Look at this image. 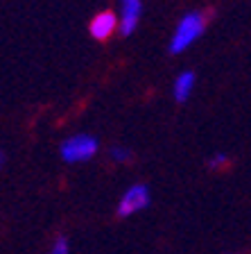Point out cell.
I'll return each instance as SVG.
<instances>
[{
	"label": "cell",
	"instance_id": "obj_1",
	"mask_svg": "<svg viewBox=\"0 0 251 254\" xmlns=\"http://www.w3.org/2000/svg\"><path fill=\"white\" fill-rule=\"evenodd\" d=\"M206 30V14L204 11H188L181 21L177 23L170 39V53L179 55L183 50H188L195 41H197Z\"/></svg>",
	"mask_w": 251,
	"mask_h": 254
},
{
	"label": "cell",
	"instance_id": "obj_2",
	"mask_svg": "<svg viewBox=\"0 0 251 254\" xmlns=\"http://www.w3.org/2000/svg\"><path fill=\"white\" fill-rule=\"evenodd\" d=\"M98 138L91 136V134H73L66 141L61 143V159L66 164H84L98 154Z\"/></svg>",
	"mask_w": 251,
	"mask_h": 254
},
{
	"label": "cell",
	"instance_id": "obj_3",
	"mask_svg": "<svg viewBox=\"0 0 251 254\" xmlns=\"http://www.w3.org/2000/svg\"><path fill=\"white\" fill-rule=\"evenodd\" d=\"M150 200H152V195H150V189H147L145 184H131L129 189L122 193L120 200H118L115 213L120 218H129V216H134V213L147 209Z\"/></svg>",
	"mask_w": 251,
	"mask_h": 254
},
{
	"label": "cell",
	"instance_id": "obj_4",
	"mask_svg": "<svg viewBox=\"0 0 251 254\" xmlns=\"http://www.w3.org/2000/svg\"><path fill=\"white\" fill-rule=\"evenodd\" d=\"M89 32H91V37L98 39V41H106V39H111L115 32H120L118 14H113V11H109V9L98 11L89 23Z\"/></svg>",
	"mask_w": 251,
	"mask_h": 254
},
{
	"label": "cell",
	"instance_id": "obj_5",
	"mask_svg": "<svg viewBox=\"0 0 251 254\" xmlns=\"http://www.w3.org/2000/svg\"><path fill=\"white\" fill-rule=\"evenodd\" d=\"M143 14V0H120V11H118V21H120V34L129 37L131 32L138 27Z\"/></svg>",
	"mask_w": 251,
	"mask_h": 254
},
{
	"label": "cell",
	"instance_id": "obj_6",
	"mask_svg": "<svg viewBox=\"0 0 251 254\" xmlns=\"http://www.w3.org/2000/svg\"><path fill=\"white\" fill-rule=\"evenodd\" d=\"M197 84V77H195L193 70H183L174 77V84H172V93H174V100L177 102H186L193 95V89Z\"/></svg>",
	"mask_w": 251,
	"mask_h": 254
},
{
	"label": "cell",
	"instance_id": "obj_7",
	"mask_svg": "<svg viewBox=\"0 0 251 254\" xmlns=\"http://www.w3.org/2000/svg\"><path fill=\"white\" fill-rule=\"evenodd\" d=\"M48 254H70V245H68V241H66L63 236H59L57 241H54V243L50 245Z\"/></svg>",
	"mask_w": 251,
	"mask_h": 254
},
{
	"label": "cell",
	"instance_id": "obj_8",
	"mask_svg": "<svg viewBox=\"0 0 251 254\" xmlns=\"http://www.w3.org/2000/svg\"><path fill=\"white\" fill-rule=\"evenodd\" d=\"M111 159H113V161H118V164H125V161H129V159H131V152L127 148L115 145V148L111 150Z\"/></svg>",
	"mask_w": 251,
	"mask_h": 254
},
{
	"label": "cell",
	"instance_id": "obj_9",
	"mask_svg": "<svg viewBox=\"0 0 251 254\" xmlns=\"http://www.w3.org/2000/svg\"><path fill=\"white\" fill-rule=\"evenodd\" d=\"M226 164H229V157H226L224 152L213 154V157H210V161H208L210 168H222V166H226Z\"/></svg>",
	"mask_w": 251,
	"mask_h": 254
},
{
	"label": "cell",
	"instance_id": "obj_10",
	"mask_svg": "<svg viewBox=\"0 0 251 254\" xmlns=\"http://www.w3.org/2000/svg\"><path fill=\"white\" fill-rule=\"evenodd\" d=\"M0 166H2V152H0Z\"/></svg>",
	"mask_w": 251,
	"mask_h": 254
}]
</instances>
